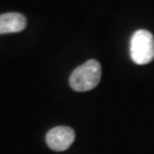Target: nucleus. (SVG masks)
Wrapping results in <instances>:
<instances>
[{
	"mask_svg": "<svg viewBox=\"0 0 154 154\" xmlns=\"http://www.w3.org/2000/svg\"><path fill=\"white\" fill-rule=\"evenodd\" d=\"M75 138V132L70 127L58 126L50 129L46 135L47 145L56 152L66 151L71 146Z\"/></svg>",
	"mask_w": 154,
	"mask_h": 154,
	"instance_id": "7ed1b4c3",
	"label": "nucleus"
},
{
	"mask_svg": "<svg viewBox=\"0 0 154 154\" xmlns=\"http://www.w3.org/2000/svg\"><path fill=\"white\" fill-rule=\"evenodd\" d=\"M130 57L138 65L154 60V37L147 30H137L130 39Z\"/></svg>",
	"mask_w": 154,
	"mask_h": 154,
	"instance_id": "f03ea898",
	"label": "nucleus"
},
{
	"mask_svg": "<svg viewBox=\"0 0 154 154\" xmlns=\"http://www.w3.org/2000/svg\"><path fill=\"white\" fill-rule=\"evenodd\" d=\"M26 28V18L20 13H5L0 15V34L17 33Z\"/></svg>",
	"mask_w": 154,
	"mask_h": 154,
	"instance_id": "20e7f679",
	"label": "nucleus"
},
{
	"mask_svg": "<svg viewBox=\"0 0 154 154\" xmlns=\"http://www.w3.org/2000/svg\"><path fill=\"white\" fill-rule=\"evenodd\" d=\"M102 66L96 60H89L78 66L70 77V86L73 90L83 93L94 89L100 81Z\"/></svg>",
	"mask_w": 154,
	"mask_h": 154,
	"instance_id": "f257e3e1",
	"label": "nucleus"
}]
</instances>
